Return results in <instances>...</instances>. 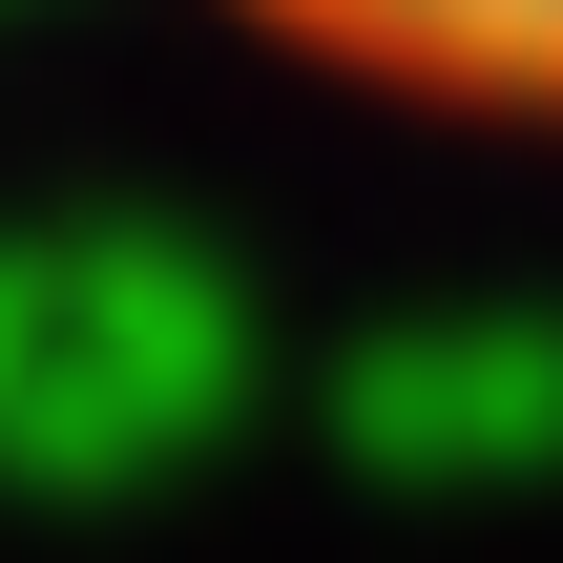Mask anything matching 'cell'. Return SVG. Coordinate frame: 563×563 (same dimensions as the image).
<instances>
[{"mask_svg":"<svg viewBox=\"0 0 563 563\" xmlns=\"http://www.w3.org/2000/svg\"><path fill=\"white\" fill-rule=\"evenodd\" d=\"M230 21L439 125H563V0H230Z\"/></svg>","mask_w":563,"mask_h":563,"instance_id":"6da1fadb","label":"cell"}]
</instances>
